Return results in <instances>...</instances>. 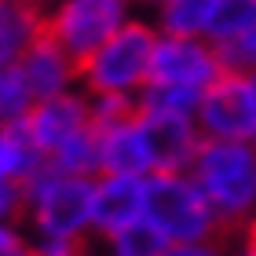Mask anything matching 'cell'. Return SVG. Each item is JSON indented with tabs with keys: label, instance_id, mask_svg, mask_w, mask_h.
I'll return each mask as SVG.
<instances>
[{
	"label": "cell",
	"instance_id": "1",
	"mask_svg": "<svg viewBox=\"0 0 256 256\" xmlns=\"http://www.w3.org/2000/svg\"><path fill=\"white\" fill-rule=\"evenodd\" d=\"M190 176L208 198L220 227H234L256 216V143L252 139H202L190 161Z\"/></svg>",
	"mask_w": 256,
	"mask_h": 256
},
{
	"label": "cell",
	"instance_id": "2",
	"mask_svg": "<svg viewBox=\"0 0 256 256\" xmlns=\"http://www.w3.org/2000/svg\"><path fill=\"white\" fill-rule=\"evenodd\" d=\"M18 183H22V202H26V212H30L37 238L84 242V234L92 230L96 176H74V172L55 168L48 158H40Z\"/></svg>",
	"mask_w": 256,
	"mask_h": 256
},
{
	"label": "cell",
	"instance_id": "3",
	"mask_svg": "<svg viewBox=\"0 0 256 256\" xmlns=\"http://www.w3.org/2000/svg\"><path fill=\"white\" fill-rule=\"evenodd\" d=\"M158 26L128 18L118 33H110L88 59L77 62V84L88 96H139L150 80V55H154Z\"/></svg>",
	"mask_w": 256,
	"mask_h": 256
},
{
	"label": "cell",
	"instance_id": "4",
	"mask_svg": "<svg viewBox=\"0 0 256 256\" xmlns=\"http://www.w3.org/2000/svg\"><path fill=\"white\" fill-rule=\"evenodd\" d=\"M143 216L165 234V242H198L220 234V216L190 172H150Z\"/></svg>",
	"mask_w": 256,
	"mask_h": 256
},
{
	"label": "cell",
	"instance_id": "5",
	"mask_svg": "<svg viewBox=\"0 0 256 256\" xmlns=\"http://www.w3.org/2000/svg\"><path fill=\"white\" fill-rule=\"evenodd\" d=\"M40 18L44 33L80 62L132 18V0H55L48 11H40Z\"/></svg>",
	"mask_w": 256,
	"mask_h": 256
},
{
	"label": "cell",
	"instance_id": "6",
	"mask_svg": "<svg viewBox=\"0 0 256 256\" xmlns=\"http://www.w3.org/2000/svg\"><path fill=\"white\" fill-rule=\"evenodd\" d=\"M202 139H256V96L249 70H224L194 110Z\"/></svg>",
	"mask_w": 256,
	"mask_h": 256
},
{
	"label": "cell",
	"instance_id": "7",
	"mask_svg": "<svg viewBox=\"0 0 256 256\" xmlns=\"http://www.w3.org/2000/svg\"><path fill=\"white\" fill-rule=\"evenodd\" d=\"M220 48L205 37H180V33H158L154 55H150V80L158 84H180L205 92L224 74Z\"/></svg>",
	"mask_w": 256,
	"mask_h": 256
},
{
	"label": "cell",
	"instance_id": "8",
	"mask_svg": "<svg viewBox=\"0 0 256 256\" xmlns=\"http://www.w3.org/2000/svg\"><path fill=\"white\" fill-rule=\"evenodd\" d=\"M136 124L143 136L150 172H187L194 161V150L202 143V128L190 114H168V110H146L136 106Z\"/></svg>",
	"mask_w": 256,
	"mask_h": 256
},
{
	"label": "cell",
	"instance_id": "9",
	"mask_svg": "<svg viewBox=\"0 0 256 256\" xmlns=\"http://www.w3.org/2000/svg\"><path fill=\"white\" fill-rule=\"evenodd\" d=\"M22 124H26V136H30V143L37 146V154L48 158L70 136H77L80 128L92 124L88 96L77 92V88H70V92H59V96L37 99L30 106V114L22 118Z\"/></svg>",
	"mask_w": 256,
	"mask_h": 256
},
{
	"label": "cell",
	"instance_id": "10",
	"mask_svg": "<svg viewBox=\"0 0 256 256\" xmlns=\"http://www.w3.org/2000/svg\"><path fill=\"white\" fill-rule=\"evenodd\" d=\"M146 208V176L132 172H99L92 190V230L99 238L121 230L132 220H143Z\"/></svg>",
	"mask_w": 256,
	"mask_h": 256
},
{
	"label": "cell",
	"instance_id": "11",
	"mask_svg": "<svg viewBox=\"0 0 256 256\" xmlns=\"http://www.w3.org/2000/svg\"><path fill=\"white\" fill-rule=\"evenodd\" d=\"M15 66H18L22 80H26V88L33 92V99L59 96V92H70L77 84V62L70 59L44 30H40V37L15 59Z\"/></svg>",
	"mask_w": 256,
	"mask_h": 256
},
{
	"label": "cell",
	"instance_id": "12",
	"mask_svg": "<svg viewBox=\"0 0 256 256\" xmlns=\"http://www.w3.org/2000/svg\"><path fill=\"white\" fill-rule=\"evenodd\" d=\"M99 136V172H132V176H150V158L139 136L136 114L128 121H118L110 128H96Z\"/></svg>",
	"mask_w": 256,
	"mask_h": 256
},
{
	"label": "cell",
	"instance_id": "13",
	"mask_svg": "<svg viewBox=\"0 0 256 256\" xmlns=\"http://www.w3.org/2000/svg\"><path fill=\"white\" fill-rule=\"evenodd\" d=\"M40 30H44L40 8L0 0V70L15 62L18 55L40 37Z\"/></svg>",
	"mask_w": 256,
	"mask_h": 256
},
{
	"label": "cell",
	"instance_id": "14",
	"mask_svg": "<svg viewBox=\"0 0 256 256\" xmlns=\"http://www.w3.org/2000/svg\"><path fill=\"white\" fill-rule=\"evenodd\" d=\"M37 161H40V154H37V146L30 143L22 118L0 124V183L4 180H22Z\"/></svg>",
	"mask_w": 256,
	"mask_h": 256
},
{
	"label": "cell",
	"instance_id": "15",
	"mask_svg": "<svg viewBox=\"0 0 256 256\" xmlns=\"http://www.w3.org/2000/svg\"><path fill=\"white\" fill-rule=\"evenodd\" d=\"M212 8H216V0H161L158 4V33L205 37Z\"/></svg>",
	"mask_w": 256,
	"mask_h": 256
},
{
	"label": "cell",
	"instance_id": "16",
	"mask_svg": "<svg viewBox=\"0 0 256 256\" xmlns=\"http://www.w3.org/2000/svg\"><path fill=\"white\" fill-rule=\"evenodd\" d=\"M252 22H256V0H216L208 26H205V40L224 48V44L238 40Z\"/></svg>",
	"mask_w": 256,
	"mask_h": 256
},
{
	"label": "cell",
	"instance_id": "17",
	"mask_svg": "<svg viewBox=\"0 0 256 256\" xmlns=\"http://www.w3.org/2000/svg\"><path fill=\"white\" fill-rule=\"evenodd\" d=\"M48 161L62 172H74V176H99V136L96 128H80L77 136H70L59 150H52Z\"/></svg>",
	"mask_w": 256,
	"mask_h": 256
},
{
	"label": "cell",
	"instance_id": "18",
	"mask_svg": "<svg viewBox=\"0 0 256 256\" xmlns=\"http://www.w3.org/2000/svg\"><path fill=\"white\" fill-rule=\"evenodd\" d=\"M168 242L165 234L150 224V220H132V224H124L121 230H114V234H106V256H161V249H165Z\"/></svg>",
	"mask_w": 256,
	"mask_h": 256
},
{
	"label": "cell",
	"instance_id": "19",
	"mask_svg": "<svg viewBox=\"0 0 256 256\" xmlns=\"http://www.w3.org/2000/svg\"><path fill=\"white\" fill-rule=\"evenodd\" d=\"M202 102V92L194 88H180V84H158V80H146L136 96V106H146V110H168V114H190L198 110Z\"/></svg>",
	"mask_w": 256,
	"mask_h": 256
},
{
	"label": "cell",
	"instance_id": "20",
	"mask_svg": "<svg viewBox=\"0 0 256 256\" xmlns=\"http://www.w3.org/2000/svg\"><path fill=\"white\" fill-rule=\"evenodd\" d=\"M33 92L26 88V80H22L18 66L11 62L0 70V118L4 121H15V118H26L30 106H33Z\"/></svg>",
	"mask_w": 256,
	"mask_h": 256
},
{
	"label": "cell",
	"instance_id": "21",
	"mask_svg": "<svg viewBox=\"0 0 256 256\" xmlns=\"http://www.w3.org/2000/svg\"><path fill=\"white\" fill-rule=\"evenodd\" d=\"M220 59H224L227 70H256V22L238 40H230V44L220 48Z\"/></svg>",
	"mask_w": 256,
	"mask_h": 256
},
{
	"label": "cell",
	"instance_id": "22",
	"mask_svg": "<svg viewBox=\"0 0 256 256\" xmlns=\"http://www.w3.org/2000/svg\"><path fill=\"white\" fill-rule=\"evenodd\" d=\"M161 256H227V249L216 238H198V242H168Z\"/></svg>",
	"mask_w": 256,
	"mask_h": 256
},
{
	"label": "cell",
	"instance_id": "23",
	"mask_svg": "<svg viewBox=\"0 0 256 256\" xmlns=\"http://www.w3.org/2000/svg\"><path fill=\"white\" fill-rule=\"evenodd\" d=\"M26 202H22V183L18 180H4L0 183V224H8V220H15Z\"/></svg>",
	"mask_w": 256,
	"mask_h": 256
},
{
	"label": "cell",
	"instance_id": "24",
	"mask_svg": "<svg viewBox=\"0 0 256 256\" xmlns=\"http://www.w3.org/2000/svg\"><path fill=\"white\" fill-rule=\"evenodd\" d=\"M0 256H33V246L22 238V230L15 227V220L0 224Z\"/></svg>",
	"mask_w": 256,
	"mask_h": 256
},
{
	"label": "cell",
	"instance_id": "25",
	"mask_svg": "<svg viewBox=\"0 0 256 256\" xmlns=\"http://www.w3.org/2000/svg\"><path fill=\"white\" fill-rule=\"evenodd\" d=\"M238 256H256V216L246 220V230H242V252Z\"/></svg>",
	"mask_w": 256,
	"mask_h": 256
},
{
	"label": "cell",
	"instance_id": "26",
	"mask_svg": "<svg viewBox=\"0 0 256 256\" xmlns=\"http://www.w3.org/2000/svg\"><path fill=\"white\" fill-rule=\"evenodd\" d=\"M11 4H26V8H40L44 0H11Z\"/></svg>",
	"mask_w": 256,
	"mask_h": 256
},
{
	"label": "cell",
	"instance_id": "27",
	"mask_svg": "<svg viewBox=\"0 0 256 256\" xmlns=\"http://www.w3.org/2000/svg\"><path fill=\"white\" fill-rule=\"evenodd\" d=\"M249 80H252V96H256V70H249ZM256 143V139H252Z\"/></svg>",
	"mask_w": 256,
	"mask_h": 256
},
{
	"label": "cell",
	"instance_id": "28",
	"mask_svg": "<svg viewBox=\"0 0 256 256\" xmlns=\"http://www.w3.org/2000/svg\"><path fill=\"white\" fill-rule=\"evenodd\" d=\"M143 4H150V8H158V4H161V0H143Z\"/></svg>",
	"mask_w": 256,
	"mask_h": 256
},
{
	"label": "cell",
	"instance_id": "29",
	"mask_svg": "<svg viewBox=\"0 0 256 256\" xmlns=\"http://www.w3.org/2000/svg\"><path fill=\"white\" fill-rule=\"evenodd\" d=\"M74 256H88V249H80V252H74Z\"/></svg>",
	"mask_w": 256,
	"mask_h": 256
},
{
	"label": "cell",
	"instance_id": "30",
	"mask_svg": "<svg viewBox=\"0 0 256 256\" xmlns=\"http://www.w3.org/2000/svg\"><path fill=\"white\" fill-rule=\"evenodd\" d=\"M0 124H4V118H0Z\"/></svg>",
	"mask_w": 256,
	"mask_h": 256
}]
</instances>
